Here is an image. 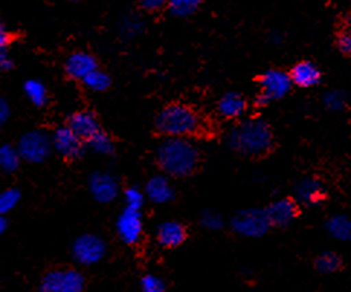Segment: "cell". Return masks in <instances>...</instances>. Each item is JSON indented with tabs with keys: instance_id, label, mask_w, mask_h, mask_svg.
I'll use <instances>...</instances> for the list:
<instances>
[{
	"instance_id": "obj_10",
	"label": "cell",
	"mask_w": 351,
	"mask_h": 292,
	"mask_svg": "<svg viewBox=\"0 0 351 292\" xmlns=\"http://www.w3.org/2000/svg\"><path fill=\"white\" fill-rule=\"evenodd\" d=\"M51 146L57 154L66 159L76 161L84 155V142L74 135L67 126L58 128L51 136Z\"/></svg>"
},
{
	"instance_id": "obj_5",
	"label": "cell",
	"mask_w": 351,
	"mask_h": 292,
	"mask_svg": "<svg viewBox=\"0 0 351 292\" xmlns=\"http://www.w3.org/2000/svg\"><path fill=\"white\" fill-rule=\"evenodd\" d=\"M18 154L22 161L29 163H43L51 155V136L43 131L23 133L18 142Z\"/></svg>"
},
{
	"instance_id": "obj_33",
	"label": "cell",
	"mask_w": 351,
	"mask_h": 292,
	"mask_svg": "<svg viewBox=\"0 0 351 292\" xmlns=\"http://www.w3.org/2000/svg\"><path fill=\"white\" fill-rule=\"evenodd\" d=\"M166 287L165 282L161 281V278L156 275H145L141 279V291L143 292H165Z\"/></svg>"
},
{
	"instance_id": "obj_3",
	"label": "cell",
	"mask_w": 351,
	"mask_h": 292,
	"mask_svg": "<svg viewBox=\"0 0 351 292\" xmlns=\"http://www.w3.org/2000/svg\"><path fill=\"white\" fill-rule=\"evenodd\" d=\"M156 129L166 137H189L202 129V120L191 106L174 103L156 118Z\"/></svg>"
},
{
	"instance_id": "obj_31",
	"label": "cell",
	"mask_w": 351,
	"mask_h": 292,
	"mask_svg": "<svg viewBox=\"0 0 351 292\" xmlns=\"http://www.w3.org/2000/svg\"><path fill=\"white\" fill-rule=\"evenodd\" d=\"M199 222H200V226L205 227L206 230H210V232L221 230V228L225 226L222 215L217 211H212V210H205L200 213Z\"/></svg>"
},
{
	"instance_id": "obj_15",
	"label": "cell",
	"mask_w": 351,
	"mask_h": 292,
	"mask_svg": "<svg viewBox=\"0 0 351 292\" xmlns=\"http://www.w3.org/2000/svg\"><path fill=\"white\" fill-rule=\"evenodd\" d=\"M144 194L154 204H167V202L173 201L176 191L166 175H154L145 184Z\"/></svg>"
},
{
	"instance_id": "obj_23",
	"label": "cell",
	"mask_w": 351,
	"mask_h": 292,
	"mask_svg": "<svg viewBox=\"0 0 351 292\" xmlns=\"http://www.w3.org/2000/svg\"><path fill=\"white\" fill-rule=\"evenodd\" d=\"M22 159L18 154V149L9 144L0 145V170L6 174H12L19 170Z\"/></svg>"
},
{
	"instance_id": "obj_35",
	"label": "cell",
	"mask_w": 351,
	"mask_h": 292,
	"mask_svg": "<svg viewBox=\"0 0 351 292\" xmlns=\"http://www.w3.org/2000/svg\"><path fill=\"white\" fill-rule=\"evenodd\" d=\"M167 3H169V0H141L143 9L148 10V12H157L165 6H167Z\"/></svg>"
},
{
	"instance_id": "obj_21",
	"label": "cell",
	"mask_w": 351,
	"mask_h": 292,
	"mask_svg": "<svg viewBox=\"0 0 351 292\" xmlns=\"http://www.w3.org/2000/svg\"><path fill=\"white\" fill-rule=\"evenodd\" d=\"M144 21L134 14L125 15L118 23V29L123 40H135L144 32Z\"/></svg>"
},
{
	"instance_id": "obj_6",
	"label": "cell",
	"mask_w": 351,
	"mask_h": 292,
	"mask_svg": "<svg viewBox=\"0 0 351 292\" xmlns=\"http://www.w3.org/2000/svg\"><path fill=\"white\" fill-rule=\"evenodd\" d=\"M232 230L243 237L258 239L263 237L271 227L266 211L263 209H247L238 211L231 220Z\"/></svg>"
},
{
	"instance_id": "obj_24",
	"label": "cell",
	"mask_w": 351,
	"mask_h": 292,
	"mask_svg": "<svg viewBox=\"0 0 351 292\" xmlns=\"http://www.w3.org/2000/svg\"><path fill=\"white\" fill-rule=\"evenodd\" d=\"M10 32L3 21H0V70L9 71L14 68V59L9 54L10 45Z\"/></svg>"
},
{
	"instance_id": "obj_27",
	"label": "cell",
	"mask_w": 351,
	"mask_h": 292,
	"mask_svg": "<svg viewBox=\"0 0 351 292\" xmlns=\"http://www.w3.org/2000/svg\"><path fill=\"white\" fill-rule=\"evenodd\" d=\"M90 149L97 155H104V157H109L115 152V144L112 141L110 136L106 135L105 132H99L95 137H92L89 142Z\"/></svg>"
},
{
	"instance_id": "obj_8",
	"label": "cell",
	"mask_w": 351,
	"mask_h": 292,
	"mask_svg": "<svg viewBox=\"0 0 351 292\" xmlns=\"http://www.w3.org/2000/svg\"><path fill=\"white\" fill-rule=\"evenodd\" d=\"M84 276L76 269L49 271L41 281L40 292H83Z\"/></svg>"
},
{
	"instance_id": "obj_2",
	"label": "cell",
	"mask_w": 351,
	"mask_h": 292,
	"mask_svg": "<svg viewBox=\"0 0 351 292\" xmlns=\"http://www.w3.org/2000/svg\"><path fill=\"white\" fill-rule=\"evenodd\" d=\"M228 146L245 157L265 155L273 148V132L269 123L263 119H247L228 132Z\"/></svg>"
},
{
	"instance_id": "obj_32",
	"label": "cell",
	"mask_w": 351,
	"mask_h": 292,
	"mask_svg": "<svg viewBox=\"0 0 351 292\" xmlns=\"http://www.w3.org/2000/svg\"><path fill=\"white\" fill-rule=\"evenodd\" d=\"M324 105L331 111H341L347 107V96L340 90L328 92L324 96Z\"/></svg>"
},
{
	"instance_id": "obj_12",
	"label": "cell",
	"mask_w": 351,
	"mask_h": 292,
	"mask_svg": "<svg viewBox=\"0 0 351 292\" xmlns=\"http://www.w3.org/2000/svg\"><path fill=\"white\" fill-rule=\"evenodd\" d=\"M67 128L79 139H82L84 144L89 142L99 132H102L96 114L89 110H80L73 113L69 119Z\"/></svg>"
},
{
	"instance_id": "obj_13",
	"label": "cell",
	"mask_w": 351,
	"mask_h": 292,
	"mask_svg": "<svg viewBox=\"0 0 351 292\" xmlns=\"http://www.w3.org/2000/svg\"><path fill=\"white\" fill-rule=\"evenodd\" d=\"M64 70L70 79L83 81L92 71L97 70V61L92 54L77 51L69 55L64 62Z\"/></svg>"
},
{
	"instance_id": "obj_28",
	"label": "cell",
	"mask_w": 351,
	"mask_h": 292,
	"mask_svg": "<svg viewBox=\"0 0 351 292\" xmlns=\"http://www.w3.org/2000/svg\"><path fill=\"white\" fill-rule=\"evenodd\" d=\"M317 269L321 274H334L341 266V258L335 252H324L315 261Z\"/></svg>"
},
{
	"instance_id": "obj_18",
	"label": "cell",
	"mask_w": 351,
	"mask_h": 292,
	"mask_svg": "<svg viewBox=\"0 0 351 292\" xmlns=\"http://www.w3.org/2000/svg\"><path fill=\"white\" fill-rule=\"evenodd\" d=\"M295 196L296 200L304 206H317L324 200V188L321 183L317 178H312V176H308V178L300 180L296 184L295 188Z\"/></svg>"
},
{
	"instance_id": "obj_36",
	"label": "cell",
	"mask_w": 351,
	"mask_h": 292,
	"mask_svg": "<svg viewBox=\"0 0 351 292\" xmlns=\"http://www.w3.org/2000/svg\"><path fill=\"white\" fill-rule=\"evenodd\" d=\"M9 118H10V106L6 98L0 97V129H2L8 123Z\"/></svg>"
},
{
	"instance_id": "obj_34",
	"label": "cell",
	"mask_w": 351,
	"mask_h": 292,
	"mask_svg": "<svg viewBox=\"0 0 351 292\" xmlns=\"http://www.w3.org/2000/svg\"><path fill=\"white\" fill-rule=\"evenodd\" d=\"M337 45H338V49H340L344 55H350V53H351V35H350L348 31L343 32L340 36H338Z\"/></svg>"
},
{
	"instance_id": "obj_7",
	"label": "cell",
	"mask_w": 351,
	"mask_h": 292,
	"mask_svg": "<svg viewBox=\"0 0 351 292\" xmlns=\"http://www.w3.org/2000/svg\"><path fill=\"white\" fill-rule=\"evenodd\" d=\"M106 242L93 233H86L79 236L71 246V255L82 266H93L102 261L106 255Z\"/></svg>"
},
{
	"instance_id": "obj_4",
	"label": "cell",
	"mask_w": 351,
	"mask_h": 292,
	"mask_svg": "<svg viewBox=\"0 0 351 292\" xmlns=\"http://www.w3.org/2000/svg\"><path fill=\"white\" fill-rule=\"evenodd\" d=\"M292 81L289 74L282 70H269L260 79V93L256 98V105L263 107L270 105L274 100L286 97L291 92Z\"/></svg>"
},
{
	"instance_id": "obj_9",
	"label": "cell",
	"mask_w": 351,
	"mask_h": 292,
	"mask_svg": "<svg viewBox=\"0 0 351 292\" xmlns=\"http://www.w3.org/2000/svg\"><path fill=\"white\" fill-rule=\"evenodd\" d=\"M87 187H89L90 196L100 204H109V202L115 201L121 191L119 183L115 176L102 171H96L89 176Z\"/></svg>"
},
{
	"instance_id": "obj_17",
	"label": "cell",
	"mask_w": 351,
	"mask_h": 292,
	"mask_svg": "<svg viewBox=\"0 0 351 292\" xmlns=\"http://www.w3.org/2000/svg\"><path fill=\"white\" fill-rule=\"evenodd\" d=\"M289 77L292 84L302 88H309L315 87L321 81L322 74L312 61H300L292 68Z\"/></svg>"
},
{
	"instance_id": "obj_30",
	"label": "cell",
	"mask_w": 351,
	"mask_h": 292,
	"mask_svg": "<svg viewBox=\"0 0 351 292\" xmlns=\"http://www.w3.org/2000/svg\"><path fill=\"white\" fill-rule=\"evenodd\" d=\"M123 200H125V204H127V207H125V209L141 211V209L145 204V194H144L141 188L130 187V188L125 189Z\"/></svg>"
},
{
	"instance_id": "obj_1",
	"label": "cell",
	"mask_w": 351,
	"mask_h": 292,
	"mask_svg": "<svg viewBox=\"0 0 351 292\" xmlns=\"http://www.w3.org/2000/svg\"><path fill=\"white\" fill-rule=\"evenodd\" d=\"M156 158L166 175L183 178L195 172L199 163V150L186 137H166L158 145Z\"/></svg>"
},
{
	"instance_id": "obj_29",
	"label": "cell",
	"mask_w": 351,
	"mask_h": 292,
	"mask_svg": "<svg viewBox=\"0 0 351 292\" xmlns=\"http://www.w3.org/2000/svg\"><path fill=\"white\" fill-rule=\"evenodd\" d=\"M84 85L89 88L92 92H105L110 87V77L105 72L100 70H95L92 71L87 77L83 80Z\"/></svg>"
},
{
	"instance_id": "obj_26",
	"label": "cell",
	"mask_w": 351,
	"mask_h": 292,
	"mask_svg": "<svg viewBox=\"0 0 351 292\" xmlns=\"http://www.w3.org/2000/svg\"><path fill=\"white\" fill-rule=\"evenodd\" d=\"M22 198L18 188H6L0 191V217H5L12 210H15Z\"/></svg>"
},
{
	"instance_id": "obj_25",
	"label": "cell",
	"mask_w": 351,
	"mask_h": 292,
	"mask_svg": "<svg viewBox=\"0 0 351 292\" xmlns=\"http://www.w3.org/2000/svg\"><path fill=\"white\" fill-rule=\"evenodd\" d=\"M204 0H169V10L170 14L178 18L191 16L193 12L200 6Z\"/></svg>"
},
{
	"instance_id": "obj_22",
	"label": "cell",
	"mask_w": 351,
	"mask_h": 292,
	"mask_svg": "<svg viewBox=\"0 0 351 292\" xmlns=\"http://www.w3.org/2000/svg\"><path fill=\"white\" fill-rule=\"evenodd\" d=\"M23 93L34 106L44 107L47 105L48 92H47V87L43 81L36 80V79L27 80L23 84Z\"/></svg>"
},
{
	"instance_id": "obj_37",
	"label": "cell",
	"mask_w": 351,
	"mask_h": 292,
	"mask_svg": "<svg viewBox=\"0 0 351 292\" xmlns=\"http://www.w3.org/2000/svg\"><path fill=\"white\" fill-rule=\"evenodd\" d=\"M8 228V222L5 217H0V236H2Z\"/></svg>"
},
{
	"instance_id": "obj_11",
	"label": "cell",
	"mask_w": 351,
	"mask_h": 292,
	"mask_svg": "<svg viewBox=\"0 0 351 292\" xmlns=\"http://www.w3.org/2000/svg\"><path fill=\"white\" fill-rule=\"evenodd\" d=\"M144 230V222L141 211L125 209L117 220V232L119 239L127 245L140 242Z\"/></svg>"
},
{
	"instance_id": "obj_38",
	"label": "cell",
	"mask_w": 351,
	"mask_h": 292,
	"mask_svg": "<svg viewBox=\"0 0 351 292\" xmlns=\"http://www.w3.org/2000/svg\"><path fill=\"white\" fill-rule=\"evenodd\" d=\"M70 2H77V0H70Z\"/></svg>"
},
{
	"instance_id": "obj_20",
	"label": "cell",
	"mask_w": 351,
	"mask_h": 292,
	"mask_svg": "<svg viewBox=\"0 0 351 292\" xmlns=\"http://www.w3.org/2000/svg\"><path fill=\"white\" fill-rule=\"evenodd\" d=\"M328 235L340 242H347L351 239V222L347 215H334L325 224Z\"/></svg>"
},
{
	"instance_id": "obj_14",
	"label": "cell",
	"mask_w": 351,
	"mask_h": 292,
	"mask_svg": "<svg viewBox=\"0 0 351 292\" xmlns=\"http://www.w3.org/2000/svg\"><path fill=\"white\" fill-rule=\"evenodd\" d=\"M270 226L286 227L289 226L298 214L296 202L289 198L276 200L265 210Z\"/></svg>"
},
{
	"instance_id": "obj_19",
	"label": "cell",
	"mask_w": 351,
	"mask_h": 292,
	"mask_svg": "<svg viewBox=\"0 0 351 292\" xmlns=\"http://www.w3.org/2000/svg\"><path fill=\"white\" fill-rule=\"evenodd\" d=\"M247 111V101L240 93H227L218 101V113L223 119H240Z\"/></svg>"
},
{
	"instance_id": "obj_16",
	"label": "cell",
	"mask_w": 351,
	"mask_h": 292,
	"mask_svg": "<svg viewBox=\"0 0 351 292\" xmlns=\"http://www.w3.org/2000/svg\"><path fill=\"white\" fill-rule=\"evenodd\" d=\"M157 242L167 249H174L180 245L184 243V240L187 237L186 228L182 223L176 222V220H167L162 222L157 227Z\"/></svg>"
}]
</instances>
